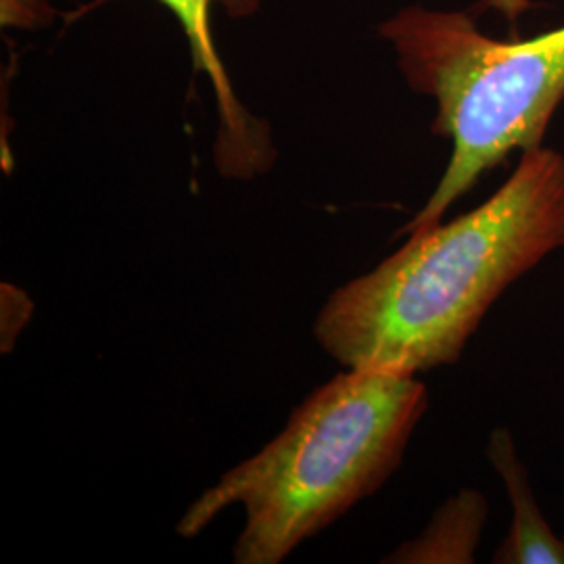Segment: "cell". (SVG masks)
I'll return each mask as SVG.
<instances>
[{
  "label": "cell",
  "mask_w": 564,
  "mask_h": 564,
  "mask_svg": "<svg viewBox=\"0 0 564 564\" xmlns=\"http://www.w3.org/2000/svg\"><path fill=\"white\" fill-rule=\"evenodd\" d=\"M405 237L316 318V339L347 370L416 377L463 356L506 289L564 247L563 153L527 149L477 209Z\"/></svg>",
  "instance_id": "obj_1"
},
{
  "label": "cell",
  "mask_w": 564,
  "mask_h": 564,
  "mask_svg": "<svg viewBox=\"0 0 564 564\" xmlns=\"http://www.w3.org/2000/svg\"><path fill=\"white\" fill-rule=\"evenodd\" d=\"M429 408L416 377L347 370L316 389L281 433L205 489L178 521L195 538L242 505L235 563L279 564L395 473Z\"/></svg>",
  "instance_id": "obj_2"
},
{
  "label": "cell",
  "mask_w": 564,
  "mask_h": 564,
  "mask_svg": "<svg viewBox=\"0 0 564 564\" xmlns=\"http://www.w3.org/2000/svg\"><path fill=\"white\" fill-rule=\"evenodd\" d=\"M379 34L393 44L408 84L437 101L433 132L454 142L444 178L403 237L442 223L512 151L542 147L564 101V25L531 41H496L470 15L408 7Z\"/></svg>",
  "instance_id": "obj_3"
},
{
  "label": "cell",
  "mask_w": 564,
  "mask_h": 564,
  "mask_svg": "<svg viewBox=\"0 0 564 564\" xmlns=\"http://www.w3.org/2000/svg\"><path fill=\"white\" fill-rule=\"evenodd\" d=\"M107 2V0H99ZM165 4L176 20L181 21L182 30L191 46L193 67L205 72L212 82L218 97L223 132L218 144L220 165L228 172L249 174L262 165L268 153L265 134L260 132L258 121L251 120L241 102L237 101L232 86L228 80L226 67L218 55V46L214 42L212 30V11L214 7H223L224 11L235 18H251L260 11L262 0H160Z\"/></svg>",
  "instance_id": "obj_4"
},
{
  "label": "cell",
  "mask_w": 564,
  "mask_h": 564,
  "mask_svg": "<svg viewBox=\"0 0 564 564\" xmlns=\"http://www.w3.org/2000/svg\"><path fill=\"white\" fill-rule=\"evenodd\" d=\"M487 458L502 484L512 508V521L502 545L494 554L498 564H564V540L552 531L535 500L529 473L506 429H496Z\"/></svg>",
  "instance_id": "obj_5"
},
{
  "label": "cell",
  "mask_w": 564,
  "mask_h": 564,
  "mask_svg": "<svg viewBox=\"0 0 564 564\" xmlns=\"http://www.w3.org/2000/svg\"><path fill=\"white\" fill-rule=\"evenodd\" d=\"M487 502L479 491H463L437 512L423 535L403 544L391 561L395 563H473L481 542Z\"/></svg>",
  "instance_id": "obj_6"
},
{
  "label": "cell",
  "mask_w": 564,
  "mask_h": 564,
  "mask_svg": "<svg viewBox=\"0 0 564 564\" xmlns=\"http://www.w3.org/2000/svg\"><path fill=\"white\" fill-rule=\"evenodd\" d=\"M479 9L500 11L510 23H517L519 18L531 9V0H484Z\"/></svg>",
  "instance_id": "obj_7"
}]
</instances>
